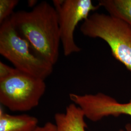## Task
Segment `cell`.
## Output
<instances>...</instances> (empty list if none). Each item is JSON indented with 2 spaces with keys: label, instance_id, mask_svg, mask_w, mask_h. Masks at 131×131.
Segmentation results:
<instances>
[{
  "label": "cell",
  "instance_id": "obj_5",
  "mask_svg": "<svg viewBox=\"0 0 131 131\" xmlns=\"http://www.w3.org/2000/svg\"><path fill=\"white\" fill-rule=\"evenodd\" d=\"M58 15L60 41L65 56L81 51L75 42L74 33L80 22L89 18V14L100 7L91 0H53Z\"/></svg>",
  "mask_w": 131,
  "mask_h": 131
},
{
  "label": "cell",
  "instance_id": "obj_12",
  "mask_svg": "<svg viewBox=\"0 0 131 131\" xmlns=\"http://www.w3.org/2000/svg\"><path fill=\"white\" fill-rule=\"evenodd\" d=\"M33 131H57L56 124L48 122L41 126H37Z\"/></svg>",
  "mask_w": 131,
  "mask_h": 131
},
{
  "label": "cell",
  "instance_id": "obj_3",
  "mask_svg": "<svg viewBox=\"0 0 131 131\" xmlns=\"http://www.w3.org/2000/svg\"><path fill=\"white\" fill-rule=\"evenodd\" d=\"M80 30L86 37L106 42L113 56L131 72V28L126 23L109 14L95 12L83 22Z\"/></svg>",
  "mask_w": 131,
  "mask_h": 131
},
{
  "label": "cell",
  "instance_id": "obj_7",
  "mask_svg": "<svg viewBox=\"0 0 131 131\" xmlns=\"http://www.w3.org/2000/svg\"><path fill=\"white\" fill-rule=\"evenodd\" d=\"M84 113L74 103L69 105L65 113H56L54 120L57 131H85Z\"/></svg>",
  "mask_w": 131,
  "mask_h": 131
},
{
  "label": "cell",
  "instance_id": "obj_8",
  "mask_svg": "<svg viewBox=\"0 0 131 131\" xmlns=\"http://www.w3.org/2000/svg\"><path fill=\"white\" fill-rule=\"evenodd\" d=\"M38 119L27 114L12 115L0 108V131H33L38 126Z\"/></svg>",
  "mask_w": 131,
  "mask_h": 131
},
{
  "label": "cell",
  "instance_id": "obj_13",
  "mask_svg": "<svg viewBox=\"0 0 131 131\" xmlns=\"http://www.w3.org/2000/svg\"><path fill=\"white\" fill-rule=\"evenodd\" d=\"M38 1L37 0H29L27 2L28 6L31 8H34L38 5Z\"/></svg>",
  "mask_w": 131,
  "mask_h": 131
},
{
  "label": "cell",
  "instance_id": "obj_2",
  "mask_svg": "<svg viewBox=\"0 0 131 131\" xmlns=\"http://www.w3.org/2000/svg\"><path fill=\"white\" fill-rule=\"evenodd\" d=\"M0 54L15 69L28 75L45 80L53 72V65L36 52L9 18L0 25Z\"/></svg>",
  "mask_w": 131,
  "mask_h": 131
},
{
  "label": "cell",
  "instance_id": "obj_6",
  "mask_svg": "<svg viewBox=\"0 0 131 131\" xmlns=\"http://www.w3.org/2000/svg\"><path fill=\"white\" fill-rule=\"evenodd\" d=\"M69 96L72 103L82 109L85 117L92 122H98L109 116H131V99L128 103H121L102 92L84 95L70 93Z\"/></svg>",
  "mask_w": 131,
  "mask_h": 131
},
{
  "label": "cell",
  "instance_id": "obj_10",
  "mask_svg": "<svg viewBox=\"0 0 131 131\" xmlns=\"http://www.w3.org/2000/svg\"><path fill=\"white\" fill-rule=\"evenodd\" d=\"M19 3V0H0V24L13 15Z\"/></svg>",
  "mask_w": 131,
  "mask_h": 131
},
{
  "label": "cell",
  "instance_id": "obj_11",
  "mask_svg": "<svg viewBox=\"0 0 131 131\" xmlns=\"http://www.w3.org/2000/svg\"><path fill=\"white\" fill-rule=\"evenodd\" d=\"M18 70L0 61V81L8 78L13 75Z\"/></svg>",
  "mask_w": 131,
  "mask_h": 131
},
{
  "label": "cell",
  "instance_id": "obj_4",
  "mask_svg": "<svg viewBox=\"0 0 131 131\" xmlns=\"http://www.w3.org/2000/svg\"><path fill=\"white\" fill-rule=\"evenodd\" d=\"M46 89L44 80L18 70L0 81V103L12 111H28L38 106Z\"/></svg>",
  "mask_w": 131,
  "mask_h": 131
},
{
  "label": "cell",
  "instance_id": "obj_9",
  "mask_svg": "<svg viewBox=\"0 0 131 131\" xmlns=\"http://www.w3.org/2000/svg\"><path fill=\"white\" fill-rule=\"evenodd\" d=\"M98 5L108 14L123 20L131 28V0H100Z\"/></svg>",
  "mask_w": 131,
  "mask_h": 131
},
{
  "label": "cell",
  "instance_id": "obj_14",
  "mask_svg": "<svg viewBox=\"0 0 131 131\" xmlns=\"http://www.w3.org/2000/svg\"><path fill=\"white\" fill-rule=\"evenodd\" d=\"M118 131H131V124L129 123H127L123 129H121Z\"/></svg>",
  "mask_w": 131,
  "mask_h": 131
},
{
  "label": "cell",
  "instance_id": "obj_1",
  "mask_svg": "<svg viewBox=\"0 0 131 131\" xmlns=\"http://www.w3.org/2000/svg\"><path fill=\"white\" fill-rule=\"evenodd\" d=\"M14 28L34 50L52 65L59 56L61 43L56 10L43 1L30 11L19 10L9 18Z\"/></svg>",
  "mask_w": 131,
  "mask_h": 131
}]
</instances>
